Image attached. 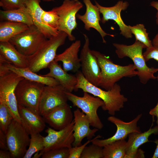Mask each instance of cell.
<instances>
[{
	"label": "cell",
	"mask_w": 158,
	"mask_h": 158,
	"mask_svg": "<svg viewBox=\"0 0 158 158\" xmlns=\"http://www.w3.org/2000/svg\"><path fill=\"white\" fill-rule=\"evenodd\" d=\"M75 75L77 82L75 91L81 89L83 92H87L100 98L104 102V105L102 107V109L107 111L110 115L114 116L116 111H120L123 107L124 103L128 100L127 98L121 94V87L117 83L110 90H104L88 82L81 71H78Z\"/></svg>",
	"instance_id": "1"
},
{
	"label": "cell",
	"mask_w": 158,
	"mask_h": 158,
	"mask_svg": "<svg viewBox=\"0 0 158 158\" xmlns=\"http://www.w3.org/2000/svg\"><path fill=\"white\" fill-rule=\"evenodd\" d=\"M92 51L97 58L101 71L98 87L108 90L123 78L137 75L138 72L134 64L125 66L116 64L108 56L100 52L94 50Z\"/></svg>",
	"instance_id": "2"
},
{
	"label": "cell",
	"mask_w": 158,
	"mask_h": 158,
	"mask_svg": "<svg viewBox=\"0 0 158 158\" xmlns=\"http://www.w3.org/2000/svg\"><path fill=\"white\" fill-rule=\"evenodd\" d=\"M113 45L119 58L128 57L133 61L141 83L145 84L150 80L156 79L154 74L158 71V68H150L147 65L142 52L143 49L147 48L144 44L135 40L133 44L130 45L116 43H113Z\"/></svg>",
	"instance_id": "3"
},
{
	"label": "cell",
	"mask_w": 158,
	"mask_h": 158,
	"mask_svg": "<svg viewBox=\"0 0 158 158\" xmlns=\"http://www.w3.org/2000/svg\"><path fill=\"white\" fill-rule=\"evenodd\" d=\"M68 36L65 32L59 31L57 35L46 40L34 53L27 56L28 68L36 73L48 68L54 60L58 49L64 44Z\"/></svg>",
	"instance_id": "4"
},
{
	"label": "cell",
	"mask_w": 158,
	"mask_h": 158,
	"mask_svg": "<svg viewBox=\"0 0 158 158\" xmlns=\"http://www.w3.org/2000/svg\"><path fill=\"white\" fill-rule=\"evenodd\" d=\"M24 78L9 70L0 74V99L8 107L14 119L20 123L15 90L19 82Z\"/></svg>",
	"instance_id": "5"
},
{
	"label": "cell",
	"mask_w": 158,
	"mask_h": 158,
	"mask_svg": "<svg viewBox=\"0 0 158 158\" xmlns=\"http://www.w3.org/2000/svg\"><path fill=\"white\" fill-rule=\"evenodd\" d=\"M83 97L78 96L71 92H66L68 100L74 107L81 109L89 118L90 125L99 130L102 129L103 125L99 117L97 111L104 105L103 101L98 97L93 96L90 94L83 92Z\"/></svg>",
	"instance_id": "6"
},
{
	"label": "cell",
	"mask_w": 158,
	"mask_h": 158,
	"mask_svg": "<svg viewBox=\"0 0 158 158\" xmlns=\"http://www.w3.org/2000/svg\"><path fill=\"white\" fill-rule=\"evenodd\" d=\"M45 85L25 78L21 80L15 90L18 105L26 107L38 113L40 97Z\"/></svg>",
	"instance_id": "7"
},
{
	"label": "cell",
	"mask_w": 158,
	"mask_h": 158,
	"mask_svg": "<svg viewBox=\"0 0 158 158\" xmlns=\"http://www.w3.org/2000/svg\"><path fill=\"white\" fill-rule=\"evenodd\" d=\"M83 6L78 0H64L61 5L52 8L59 17L58 31L66 32L71 41L75 39L72 32L77 27L76 18L77 13Z\"/></svg>",
	"instance_id": "8"
},
{
	"label": "cell",
	"mask_w": 158,
	"mask_h": 158,
	"mask_svg": "<svg viewBox=\"0 0 158 158\" xmlns=\"http://www.w3.org/2000/svg\"><path fill=\"white\" fill-rule=\"evenodd\" d=\"M47 38L34 25L11 38L9 42L21 54L28 56L34 53Z\"/></svg>",
	"instance_id": "9"
},
{
	"label": "cell",
	"mask_w": 158,
	"mask_h": 158,
	"mask_svg": "<svg viewBox=\"0 0 158 158\" xmlns=\"http://www.w3.org/2000/svg\"><path fill=\"white\" fill-rule=\"evenodd\" d=\"M29 135L20 123L12 120L6 133L8 150L12 158H23L30 144Z\"/></svg>",
	"instance_id": "10"
},
{
	"label": "cell",
	"mask_w": 158,
	"mask_h": 158,
	"mask_svg": "<svg viewBox=\"0 0 158 158\" xmlns=\"http://www.w3.org/2000/svg\"><path fill=\"white\" fill-rule=\"evenodd\" d=\"M73 120L65 128L56 130L48 128L45 130L47 135L44 137V147L39 152L36 153L34 158L41 157L42 154L48 150L60 148L72 147L74 140L73 135Z\"/></svg>",
	"instance_id": "11"
},
{
	"label": "cell",
	"mask_w": 158,
	"mask_h": 158,
	"mask_svg": "<svg viewBox=\"0 0 158 158\" xmlns=\"http://www.w3.org/2000/svg\"><path fill=\"white\" fill-rule=\"evenodd\" d=\"M85 43L80 53V59L81 72L85 78L92 84L98 87L101 71L97 58L90 48L89 39L83 34Z\"/></svg>",
	"instance_id": "12"
},
{
	"label": "cell",
	"mask_w": 158,
	"mask_h": 158,
	"mask_svg": "<svg viewBox=\"0 0 158 158\" xmlns=\"http://www.w3.org/2000/svg\"><path fill=\"white\" fill-rule=\"evenodd\" d=\"M67 91L60 84L54 86L45 85L38 107V113L42 116L54 108L67 103Z\"/></svg>",
	"instance_id": "13"
},
{
	"label": "cell",
	"mask_w": 158,
	"mask_h": 158,
	"mask_svg": "<svg viewBox=\"0 0 158 158\" xmlns=\"http://www.w3.org/2000/svg\"><path fill=\"white\" fill-rule=\"evenodd\" d=\"M142 116V114H139L135 118L128 122H125L114 116L109 117L107 120L116 126L117 130L115 134L110 138L102 140L98 139L102 137L101 135H98L91 140V142L103 147L115 141L125 139L131 133H141L140 128L137 126V123Z\"/></svg>",
	"instance_id": "14"
},
{
	"label": "cell",
	"mask_w": 158,
	"mask_h": 158,
	"mask_svg": "<svg viewBox=\"0 0 158 158\" xmlns=\"http://www.w3.org/2000/svg\"><path fill=\"white\" fill-rule=\"evenodd\" d=\"M95 2L100 13L102 15L101 20L102 23H104L109 20H113L119 26L120 34L127 38L132 37V34L128 25L124 23L121 16V11L126 9L129 6L127 2L119 1L114 6L110 7L102 6L95 0Z\"/></svg>",
	"instance_id": "15"
},
{
	"label": "cell",
	"mask_w": 158,
	"mask_h": 158,
	"mask_svg": "<svg viewBox=\"0 0 158 158\" xmlns=\"http://www.w3.org/2000/svg\"><path fill=\"white\" fill-rule=\"evenodd\" d=\"M73 114L74 124L73 129L74 140L72 146L75 147L81 145L83 140L85 138L88 140L91 139L95 136L99 129L90 128V122L89 118L79 109L78 108L74 110Z\"/></svg>",
	"instance_id": "16"
},
{
	"label": "cell",
	"mask_w": 158,
	"mask_h": 158,
	"mask_svg": "<svg viewBox=\"0 0 158 158\" xmlns=\"http://www.w3.org/2000/svg\"><path fill=\"white\" fill-rule=\"evenodd\" d=\"M42 116L46 123L56 130L65 128L73 120V114L67 103L54 108Z\"/></svg>",
	"instance_id": "17"
},
{
	"label": "cell",
	"mask_w": 158,
	"mask_h": 158,
	"mask_svg": "<svg viewBox=\"0 0 158 158\" xmlns=\"http://www.w3.org/2000/svg\"><path fill=\"white\" fill-rule=\"evenodd\" d=\"M86 7L85 14L81 15L77 13L76 17L81 21L84 24L85 29L90 30L91 28L96 30L101 36L103 42L106 43L104 37L107 35L114 37V35L107 33L102 28L99 24L101 20L100 12L98 7L93 5L90 0H83Z\"/></svg>",
	"instance_id": "18"
},
{
	"label": "cell",
	"mask_w": 158,
	"mask_h": 158,
	"mask_svg": "<svg viewBox=\"0 0 158 158\" xmlns=\"http://www.w3.org/2000/svg\"><path fill=\"white\" fill-rule=\"evenodd\" d=\"M18 107L21 124L29 135L40 133L44 130L46 123L42 116L23 106Z\"/></svg>",
	"instance_id": "19"
},
{
	"label": "cell",
	"mask_w": 158,
	"mask_h": 158,
	"mask_svg": "<svg viewBox=\"0 0 158 158\" xmlns=\"http://www.w3.org/2000/svg\"><path fill=\"white\" fill-rule=\"evenodd\" d=\"M158 133V127L157 126L143 133L134 132L130 134L126 144V158H142L143 152L138 150L139 147L143 144L150 142L148 138L151 134Z\"/></svg>",
	"instance_id": "20"
},
{
	"label": "cell",
	"mask_w": 158,
	"mask_h": 158,
	"mask_svg": "<svg viewBox=\"0 0 158 158\" xmlns=\"http://www.w3.org/2000/svg\"><path fill=\"white\" fill-rule=\"evenodd\" d=\"M81 44L80 41L77 40L62 53L56 55L54 60L61 62L63 69L66 71L76 73L79 71L81 64L78 54Z\"/></svg>",
	"instance_id": "21"
},
{
	"label": "cell",
	"mask_w": 158,
	"mask_h": 158,
	"mask_svg": "<svg viewBox=\"0 0 158 158\" xmlns=\"http://www.w3.org/2000/svg\"><path fill=\"white\" fill-rule=\"evenodd\" d=\"M40 0H28L26 6L31 16L33 24L47 38L57 35L59 31L44 24L42 19L44 11L40 5Z\"/></svg>",
	"instance_id": "22"
},
{
	"label": "cell",
	"mask_w": 158,
	"mask_h": 158,
	"mask_svg": "<svg viewBox=\"0 0 158 158\" xmlns=\"http://www.w3.org/2000/svg\"><path fill=\"white\" fill-rule=\"evenodd\" d=\"M48 68L49 69V72L42 76L51 77L56 79L68 92H72L75 91L77 82L75 75L68 73L54 60L49 64Z\"/></svg>",
	"instance_id": "23"
},
{
	"label": "cell",
	"mask_w": 158,
	"mask_h": 158,
	"mask_svg": "<svg viewBox=\"0 0 158 158\" xmlns=\"http://www.w3.org/2000/svg\"><path fill=\"white\" fill-rule=\"evenodd\" d=\"M0 55L16 67H28L27 56L20 53L9 42H0Z\"/></svg>",
	"instance_id": "24"
},
{
	"label": "cell",
	"mask_w": 158,
	"mask_h": 158,
	"mask_svg": "<svg viewBox=\"0 0 158 158\" xmlns=\"http://www.w3.org/2000/svg\"><path fill=\"white\" fill-rule=\"evenodd\" d=\"M6 65L8 70L26 79L41 83L47 86H54L60 84L59 82L54 78L38 75L36 73L31 71L28 67L18 68L8 62Z\"/></svg>",
	"instance_id": "25"
},
{
	"label": "cell",
	"mask_w": 158,
	"mask_h": 158,
	"mask_svg": "<svg viewBox=\"0 0 158 158\" xmlns=\"http://www.w3.org/2000/svg\"><path fill=\"white\" fill-rule=\"evenodd\" d=\"M1 21H7L24 24L28 26L33 25L32 20L25 7L8 10H0Z\"/></svg>",
	"instance_id": "26"
},
{
	"label": "cell",
	"mask_w": 158,
	"mask_h": 158,
	"mask_svg": "<svg viewBox=\"0 0 158 158\" xmlns=\"http://www.w3.org/2000/svg\"><path fill=\"white\" fill-rule=\"evenodd\" d=\"M29 26L21 23L7 21L0 22V42H9L15 36L28 28Z\"/></svg>",
	"instance_id": "27"
},
{
	"label": "cell",
	"mask_w": 158,
	"mask_h": 158,
	"mask_svg": "<svg viewBox=\"0 0 158 158\" xmlns=\"http://www.w3.org/2000/svg\"><path fill=\"white\" fill-rule=\"evenodd\" d=\"M126 142L125 139L120 140L104 146L103 158H126Z\"/></svg>",
	"instance_id": "28"
},
{
	"label": "cell",
	"mask_w": 158,
	"mask_h": 158,
	"mask_svg": "<svg viewBox=\"0 0 158 158\" xmlns=\"http://www.w3.org/2000/svg\"><path fill=\"white\" fill-rule=\"evenodd\" d=\"M29 147L23 158H30L35 153L43 150L44 147V137L40 133L30 135Z\"/></svg>",
	"instance_id": "29"
},
{
	"label": "cell",
	"mask_w": 158,
	"mask_h": 158,
	"mask_svg": "<svg viewBox=\"0 0 158 158\" xmlns=\"http://www.w3.org/2000/svg\"><path fill=\"white\" fill-rule=\"evenodd\" d=\"M128 26L132 34L135 35V40L144 44L147 48L153 45L143 24H140L133 26L128 25Z\"/></svg>",
	"instance_id": "30"
},
{
	"label": "cell",
	"mask_w": 158,
	"mask_h": 158,
	"mask_svg": "<svg viewBox=\"0 0 158 158\" xmlns=\"http://www.w3.org/2000/svg\"><path fill=\"white\" fill-rule=\"evenodd\" d=\"M13 118L8 107L0 99V129L6 134Z\"/></svg>",
	"instance_id": "31"
},
{
	"label": "cell",
	"mask_w": 158,
	"mask_h": 158,
	"mask_svg": "<svg viewBox=\"0 0 158 158\" xmlns=\"http://www.w3.org/2000/svg\"><path fill=\"white\" fill-rule=\"evenodd\" d=\"M41 17L42 20L44 24L58 30L59 17L55 10L52 9L48 11H44Z\"/></svg>",
	"instance_id": "32"
},
{
	"label": "cell",
	"mask_w": 158,
	"mask_h": 158,
	"mask_svg": "<svg viewBox=\"0 0 158 158\" xmlns=\"http://www.w3.org/2000/svg\"><path fill=\"white\" fill-rule=\"evenodd\" d=\"M103 147L92 143L84 148L80 158H103Z\"/></svg>",
	"instance_id": "33"
},
{
	"label": "cell",
	"mask_w": 158,
	"mask_h": 158,
	"mask_svg": "<svg viewBox=\"0 0 158 158\" xmlns=\"http://www.w3.org/2000/svg\"><path fill=\"white\" fill-rule=\"evenodd\" d=\"M69 148L64 147L53 149L44 153L42 158H68Z\"/></svg>",
	"instance_id": "34"
},
{
	"label": "cell",
	"mask_w": 158,
	"mask_h": 158,
	"mask_svg": "<svg viewBox=\"0 0 158 158\" xmlns=\"http://www.w3.org/2000/svg\"><path fill=\"white\" fill-rule=\"evenodd\" d=\"M28 0H0V6L4 10L17 9L26 6Z\"/></svg>",
	"instance_id": "35"
},
{
	"label": "cell",
	"mask_w": 158,
	"mask_h": 158,
	"mask_svg": "<svg viewBox=\"0 0 158 158\" xmlns=\"http://www.w3.org/2000/svg\"><path fill=\"white\" fill-rule=\"evenodd\" d=\"M90 142H91V140H88L83 145L69 148L68 158H80L84 148Z\"/></svg>",
	"instance_id": "36"
},
{
	"label": "cell",
	"mask_w": 158,
	"mask_h": 158,
	"mask_svg": "<svg viewBox=\"0 0 158 158\" xmlns=\"http://www.w3.org/2000/svg\"><path fill=\"white\" fill-rule=\"evenodd\" d=\"M143 56L146 62L151 59H154L158 61V46L153 45L146 48V51L143 53Z\"/></svg>",
	"instance_id": "37"
},
{
	"label": "cell",
	"mask_w": 158,
	"mask_h": 158,
	"mask_svg": "<svg viewBox=\"0 0 158 158\" xmlns=\"http://www.w3.org/2000/svg\"><path fill=\"white\" fill-rule=\"evenodd\" d=\"M0 148L1 150H8L6 134L0 129Z\"/></svg>",
	"instance_id": "38"
},
{
	"label": "cell",
	"mask_w": 158,
	"mask_h": 158,
	"mask_svg": "<svg viewBox=\"0 0 158 158\" xmlns=\"http://www.w3.org/2000/svg\"><path fill=\"white\" fill-rule=\"evenodd\" d=\"M149 114L151 115L153 118V122L154 121V118L155 116L156 117L157 121L156 123L157 126L158 127V102L156 105L153 109H152L149 112Z\"/></svg>",
	"instance_id": "39"
},
{
	"label": "cell",
	"mask_w": 158,
	"mask_h": 158,
	"mask_svg": "<svg viewBox=\"0 0 158 158\" xmlns=\"http://www.w3.org/2000/svg\"><path fill=\"white\" fill-rule=\"evenodd\" d=\"M12 155L8 150H0V158H11Z\"/></svg>",
	"instance_id": "40"
},
{
	"label": "cell",
	"mask_w": 158,
	"mask_h": 158,
	"mask_svg": "<svg viewBox=\"0 0 158 158\" xmlns=\"http://www.w3.org/2000/svg\"><path fill=\"white\" fill-rule=\"evenodd\" d=\"M150 5L155 8L157 11V13L156 17L157 18L156 21L157 25H158V1H152L150 3Z\"/></svg>",
	"instance_id": "41"
},
{
	"label": "cell",
	"mask_w": 158,
	"mask_h": 158,
	"mask_svg": "<svg viewBox=\"0 0 158 158\" xmlns=\"http://www.w3.org/2000/svg\"><path fill=\"white\" fill-rule=\"evenodd\" d=\"M154 142L157 145V147L152 158H158V139L155 141Z\"/></svg>",
	"instance_id": "42"
},
{
	"label": "cell",
	"mask_w": 158,
	"mask_h": 158,
	"mask_svg": "<svg viewBox=\"0 0 158 158\" xmlns=\"http://www.w3.org/2000/svg\"><path fill=\"white\" fill-rule=\"evenodd\" d=\"M152 42L153 45L158 46V33L154 38Z\"/></svg>",
	"instance_id": "43"
},
{
	"label": "cell",
	"mask_w": 158,
	"mask_h": 158,
	"mask_svg": "<svg viewBox=\"0 0 158 158\" xmlns=\"http://www.w3.org/2000/svg\"><path fill=\"white\" fill-rule=\"evenodd\" d=\"M42 0L43 1H53V0ZM75 0L78 1V0Z\"/></svg>",
	"instance_id": "44"
},
{
	"label": "cell",
	"mask_w": 158,
	"mask_h": 158,
	"mask_svg": "<svg viewBox=\"0 0 158 158\" xmlns=\"http://www.w3.org/2000/svg\"><path fill=\"white\" fill-rule=\"evenodd\" d=\"M156 79H157V80L158 81V75H157L156 77Z\"/></svg>",
	"instance_id": "45"
}]
</instances>
